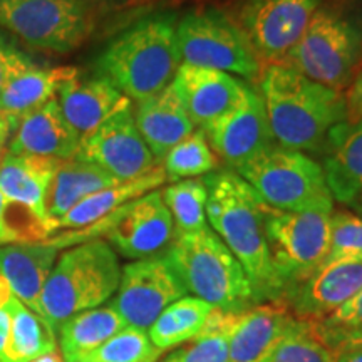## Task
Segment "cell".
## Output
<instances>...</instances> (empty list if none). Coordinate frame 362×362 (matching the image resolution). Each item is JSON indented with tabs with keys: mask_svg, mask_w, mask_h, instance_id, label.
<instances>
[{
	"mask_svg": "<svg viewBox=\"0 0 362 362\" xmlns=\"http://www.w3.org/2000/svg\"><path fill=\"white\" fill-rule=\"evenodd\" d=\"M59 248L47 238L39 242H19L0 245V275L25 307L42 319L40 296L47 282ZM44 320V319H42Z\"/></svg>",
	"mask_w": 362,
	"mask_h": 362,
	"instance_id": "7402d4cb",
	"label": "cell"
},
{
	"mask_svg": "<svg viewBox=\"0 0 362 362\" xmlns=\"http://www.w3.org/2000/svg\"><path fill=\"white\" fill-rule=\"evenodd\" d=\"M324 175L334 200L352 205L362 189V119L337 124L329 133Z\"/></svg>",
	"mask_w": 362,
	"mask_h": 362,
	"instance_id": "d4e9b609",
	"label": "cell"
},
{
	"mask_svg": "<svg viewBox=\"0 0 362 362\" xmlns=\"http://www.w3.org/2000/svg\"><path fill=\"white\" fill-rule=\"evenodd\" d=\"M106 237L115 252L129 260L160 255L175 238V223L161 189H153L111 214Z\"/></svg>",
	"mask_w": 362,
	"mask_h": 362,
	"instance_id": "4fadbf2b",
	"label": "cell"
},
{
	"mask_svg": "<svg viewBox=\"0 0 362 362\" xmlns=\"http://www.w3.org/2000/svg\"><path fill=\"white\" fill-rule=\"evenodd\" d=\"M237 173L275 210L334 214L322 166L297 149L272 143Z\"/></svg>",
	"mask_w": 362,
	"mask_h": 362,
	"instance_id": "8992f818",
	"label": "cell"
},
{
	"mask_svg": "<svg viewBox=\"0 0 362 362\" xmlns=\"http://www.w3.org/2000/svg\"><path fill=\"white\" fill-rule=\"evenodd\" d=\"M309 325L312 332L325 346L336 351L344 339L362 330V288L336 312H332L319 322H309Z\"/></svg>",
	"mask_w": 362,
	"mask_h": 362,
	"instance_id": "d590c367",
	"label": "cell"
},
{
	"mask_svg": "<svg viewBox=\"0 0 362 362\" xmlns=\"http://www.w3.org/2000/svg\"><path fill=\"white\" fill-rule=\"evenodd\" d=\"M260 98L280 146L317 153L325 149L329 133L346 121L344 93L315 83L282 62L262 72Z\"/></svg>",
	"mask_w": 362,
	"mask_h": 362,
	"instance_id": "7a4b0ae2",
	"label": "cell"
},
{
	"mask_svg": "<svg viewBox=\"0 0 362 362\" xmlns=\"http://www.w3.org/2000/svg\"><path fill=\"white\" fill-rule=\"evenodd\" d=\"M171 86L194 126L200 128L228 111L247 89L242 81L228 72L192 64L180 66Z\"/></svg>",
	"mask_w": 362,
	"mask_h": 362,
	"instance_id": "ac0fdd59",
	"label": "cell"
},
{
	"mask_svg": "<svg viewBox=\"0 0 362 362\" xmlns=\"http://www.w3.org/2000/svg\"><path fill=\"white\" fill-rule=\"evenodd\" d=\"M351 349L362 351V330H361V332L352 334V336L344 339V341L337 346L336 352L339 354V352H342V351H351Z\"/></svg>",
	"mask_w": 362,
	"mask_h": 362,
	"instance_id": "b9f144b4",
	"label": "cell"
},
{
	"mask_svg": "<svg viewBox=\"0 0 362 362\" xmlns=\"http://www.w3.org/2000/svg\"><path fill=\"white\" fill-rule=\"evenodd\" d=\"M233 315L215 309L210 322L200 336L183 344L160 362H232L228 349V329Z\"/></svg>",
	"mask_w": 362,
	"mask_h": 362,
	"instance_id": "d6a6232c",
	"label": "cell"
},
{
	"mask_svg": "<svg viewBox=\"0 0 362 362\" xmlns=\"http://www.w3.org/2000/svg\"><path fill=\"white\" fill-rule=\"evenodd\" d=\"M86 2L90 4V6L96 8V7H117V6H123V4L129 2V0H86Z\"/></svg>",
	"mask_w": 362,
	"mask_h": 362,
	"instance_id": "bcb514c9",
	"label": "cell"
},
{
	"mask_svg": "<svg viewBox=\"0 0 362 362\" xmlns=\"http://www.w3.org/2000/svg\"><path fill=\"white\" fill-rule=\"evenodd\" d=\"M0 27L30 47L67 54L94 29V7L86 0H0Z\"/></svg>",
	"mask_w": 362,
	"mask_h": 362,
	"instance_id": "9c48e42d",
	"label": "cell"
},
{
	"mask_svg": "<svg viewBox=\"0 0 362 362\" xmlns=\"http://www.w3.org/2000/svg\"><path fill=\"white\" fill-rule=\"evenodd\" d=\"M165 255L187 292L215 309L242 314L259 304L243 267L210 226L175 235Z\"/></svg>",
	"mask_w": 362,
	"mask_h": 362,
	"instance_id": "277c9868",
	"label": "cell"
},
{
	"mask_svg": "<svg viewBox=\"0 0 362 362\" xmlns=\"http://www.w3.org/2000/svg\"><path fill=\"white\" fill-rule=\"evenodd\" d=\"M117 181L119 180L93 163L81 161L78 158L59 161L51 187H49L47 202H45L47 215L52 221V230L54 221L62 218L79 202L99 189L111 187Z\"/></svg>",
	"mask_w": 362,
	"mask_h": 362,
	"instance_id": "4316f807",
	"label": "cell"
},
{
	"mask_svg": "<svg viewBox=\"0 0 362 362\" xmlns=\"http://www.w3.org/2000/svg\"><path fill=\"white\" fill-rule=\"evenodd\" d=\"M297 320L284 302L257 304L235 314L228 329L230 361L265 362Z\"/></svg>",
	"mask_w": 362,
	"mask_h": 362,
	"instance_id": "d6986e66",
	"label": "cell"
},
{
	"mask_svg": "<svg viewBox=\"0 0 362 362\" xmlns=\"http://www.w3.org/2000/svg\"><path fill=\"white\" fill-rule=\"evenodd\" d=\"M78 74L74 67H40L16 49L0 93V112L19 121L27 112L56 99L62 84Z\"/></svg>",
	"mask_w": 362,
	"mask_h": 362,
	"instance_id": "ffe728a7",
	"label": "cell"
},
{
	"mask_svg": "<svg viewBox=\"0 0 362 362\" xmlns=\"http://www.w3.org/2000/svg\"><path fill=\"white\" fill-rule=\"evenodd\" d=\"M354 205L357 206V210H359V214H361V218H362V189H361V193L357 194V198H356Z\"/></svg>",
	"mask_w": 362,
	"mask_h": 362,
	"instance_id": "7dc6e473",
	"label": "cell"
},
{
	"mask_svg": "<svg viewBox=\"0 0 362 362\" xmlns=\"http://www.w3.org/2000/svg\"><path fill=\"white\" fill-rule=\"evenodd\" d=\"M119 280L117 253L107 242L94 238L69 248L56 260L44 285L42 319L56 332L69 317L110 300Z\"/></svg>",
	"mask_w": 362,
	"mask_h": 362,
	"instance_id": "5b68a950",
	"label": "cell"
},
{
	"mask_svg": "<svg viewBox=\"0 0 362 362\" xmlns=\"http://www.w3.org/2000/svg\"><path fill=\"white\" fill-rule=\"evenodd\" d=\"M11 327L0 362H27L57 349L56 332L13 296L7 305Z\"/></svg>",
	"mask_w": 362,
	"mask_h": 362,
	"instance_id": "f546056e",
	"label": "cell"
},
{
	"mask_svg": "<svg viewBox=\"0 0 362 362\" xmlns=\"http://www.w3.org/2000/svg\"><path fill=\"white\" fill-rule=\"evenodd\" d=\"M362 260V218L339 211L330 220V248L327 262Z\"/></svg>",
	"mask_w": 362,
	"mask_h": 362,
	"instance_id": "8d00e7d4",
	"label": "cell"
},
{
	"mask_svg": "<svg viewBox=\"0 0 362 362\" xmlns=\"http://www.w3.org/2000/svg\"><path fill=\"white\" fill-rule=\"evenodd\" d=\"M346 103V123H357L362 119V69L352 76L349 86L344 90Z\"/></svg>",
	"mask_w": 362,
	"mask_h": 362,
	"instance_id": "74e56055",
	"label": "cell"
},
{
	"mask_svg": "<svg viewBox=\"0 0 362 362\" xmlns=\"http://www.w3.org/2000/svg\"><path fill=\"white\" fill-rule=\"evenodd\" d=\"M336 362H362V351L351 349L339 352Z\"/></svg>",
	"mask_w": 362,
	"mask_h": 362,
	"instance_id": "ee69618b",
	"label": "cell"
},
{
	"mask_svg": "<svg viewBox=\"0 0 362 362\" xmlns=\"http://www.w3.org/2000/svg\"><path fill=\"white\" fill-rule=\"evenodd\" d=\"M203 183L208 223L243 267L257 302H282L284 285L272 265L265 237L267 203L237 171H214Z\"/></svg>",
	"mask_w": 362,
	"mask_h": 362,
	"instance_id": "6da1fadb",
	"label": "cell"
},
{
	"mask_svg": "<svg viewBox=\"0 0 362 362\" xmlns=\"http://www.w3.org/2000/svg\"><path fill=\"white\" fill-rule=\"evenodd\" d=\"M362 288V260L327 262L292 291L282 302L293 317L319 322L336 312Z\"/></svg>",
	"mask_w": 362,
	"mask_h": 362,
	"instance_id": "2e32d148",
	"label": "cell"
},
{
	"mask_svg": "<svg viewBox=\"0 0 362 362\" xmlns=\"http://www.w3.org/2000/svg\"><path fill=\"white\" fill-rule=\"evenodd\" d=\"M322 0H248L240 19L257 56L282 61L304 34Z\"/></svg>",
	"mask_w": 362,
	"mask_h": 362,
	"instance_id": "5bb4252c",
	"label": "cell"
},
{
	"mask_svg": "<svg viewBox=\"0 0 362 362\" xmlns=\"http://www.w3.org/2000/svg\"><path fill=\"white\" fill-rule=\"evenodd\" d=\"M176 39L181 64L210 67L245 79L260 74V57L245 30L221 11L185 16L176 24Z\"/></svg>",
	"mask_w": 362,
	"mask_h": 362,
	"instance_id": "30bf717a",
	"label": "cell"
},
{
	"mask_svg": "<svg viewBox=\"0 0 362 362\" xmlns=\"http://www.w3.org/2000/svg\"><path fill=\"white\" fill-rule=\"evenodd\" d=\"M332 214L284 211L267 205L265 237L272 265L284 285V297L325 264Z\"/></svg>",
	"mask_w": 362,
	"mask_h": 362,
	"instance_id": "ba28073f",
	"label": "cell"
},
{
	"mask_svg": "<svg viewBox=\"0 0 362 362\" xmlns=\"http://www.w3.org/2000/svg\"><path fill=\"white\" fill-rule=\"evenodd\" d=\"M74 158L93 163L119 181L139 178L160 166L136 126L133 106L83 136Z\"/></svg>",
	"mask_w": 362,
	"mask_h": 362,
	"instance_id": "7c38bea8",
	"label": "cell"
},
{
	"mask_svg": "<svg viewBox=\"0 0 362 362\" xmlns=\"http://www.w3.org/2000/svg\"><path fill=\"white\" fill-rule=\"evenodd\" d=\"M24 242L17 230L13 228L11 220H8V203L0 192V245H8V243Z\"/></svg>",
	"mask_w": 362,
	"mask_h": 362,
	"instance_id": "f35d334b",
	"label": "cell"
},
{
	"mask_svg": "<svg viewBox=\"0 0 362 362\" xmlns=\"http://www.w3.org/2000/svg\"><path fill=\"white\" fill-rule=\"evenodd\" d=\"M12 297H13V293L11 291V287H8L7 280L0 275V312L7 309L8 302H11Z\"/></svg>",
	"mask_w": 362,
	"mask_h": 362,
	"instance_id": "7bdbcfd3",
	"label": "cell"
},
{
	"mask_svg": "<svg viewBox=\"0 0 362 362\" xmlns=\"http://www.w3.org/2000/svg\"><path fill=\"white\" fill-rule=\"evenodd\" d=\"M165 181V170L160 165L149 173L139 176V178L117 181L111 187L99 189V192L84 198L83 202H79L62 218L54 221V233L57 230H83L86 226L98 223L119 208L128 205L129 202L153 192V189H158Z\"/></svg>",
	"mask_w": 362,
	"mask_h": 362,
	"instance_id": "484cf974",
	"label": "cell"
},
{
	"mask_svg": "<svg viewBox=\"0 0 362 362\" xmlns=\"http://www.w3.org/2000/svg\"><path fill=\"white\" fill-rule=\"evenodd\" d=\"M124 327H128L124 319L111 304L74 314L56 330L62 359L64 362H76L79 357L110 341Z\"/></svg>",
	"mask_w": 362,
	"mask_h": 362,
	"instance_id": "83f0119b",
	"label": "cell"
},
{
	"mask_svg": "<svg viewBox=\"0 0 362 362\" xmlns=\"http://www.w3.org/2000/svg\"><path fill=\"white\" fill-rule=\"evenodd\" d=\"M27 362H64L62 359V354L61 351H52V352H47V354H42L39 357H34V359L27 361Z\"/></svg>",
	"mask_w": 362,
	"mask_h": 362,
	"instance_id": "f6af8a7d",
	"label": "cell"
},
{
	"mask_svg": "<svg viewBox=\"0 0 362 362\" xmlns=\"http://www.w3.org/2000/svg\"><path fill=\"white\" fill-rule=\"evenodd\" d=\"M215 307L202 298L185 296L166 307L148 329V336L160 351H170L198 337L214 315Z\"/></svg>",
	"mask_w": 362,
	"mask_h": 362,
	"instance_id": "f1b7e54d",
	"label": "cell"
},
{
	"mask_svg": "<svg viewBox=\"0 0 362 362\" xmlns=\"http://www.w3.org/2000/svg\"><path fill=\"white\" fill-rule=\"evenodd\" d=\"M133 112L136 126L158 163L163 161L175 144L197 129L171 84L138 103Z\"/></svg>",
	"mask_w": 362,
	"mask_h": 362,
	"instance_id": "cb8c5ba5",
	"label": "cell"
},
{
	"mask_svg": "<svg viewBox=\"0 0 362 362\" xmlns=\"http://www.w3.org/2000/svg\"><path fill=\"white\" fill-rule=\"evenodd\" d=\"M161 163L166 181L176 183V181L214 173L216 168V156L214 155V149L208 143L203 129H194L192 134L175 144Z\"/></svg>",
	"mask_w": 362,
	"mask_h": 362,
	"instance_id": "1f68e13d",
	"label": "cell"
},
{
	"mask_svg": "<svg viewBox=\"0 0 362 362\" xmlns=\"http://www.w3.org/2000/svg\"><path fill=\"white\" fill-rule=\"evenodd\" d=\"M180 66L176 24L168 16L136 22L111 40L96 61L99 76L136 103L168 88Z\"/></svg>",
	"mask_w": 362,
	"mask_h": 362,
	"instance_id": "3957f363",
	"label": "cell"
},
{
	"mask_svg": "<svg viewBox=\"0 0 362 362\" xmlns=\"http://www.w3.org/2000/svg\"><path fill=\"white\" fill-rule=\"evenodd\" d=\"M337 352L312 332L309 322L297 320L265 362H336Z\"/></svg>",
	"mask_w": 362,
	"mask_h": 362,
	"instance_id": "e575fe53",
	"label": "cell"
},
{
	"mask_svg": "<svg viewBox=\"0 0 362 362\" xmlns=\"http://www.w3.org/2000/svg\"><path fill=\"white\" fill-rule=\"evenodd\" d=\"M361 59L362 30L357 22L342 11L320 6L282 64L344 93Z\"/></svg>",
	"mask_w": 362,
	"mask_h": 362,
	"instance_id": "52a82bcc",
	"label": "cell"
},
{
	"mask_svg": "<svg viewBox=\"0 0 362 362\" xmlns=\"http://www.w3.org/2000/svg\"><path fill=\"white\" fill-rule=\"evenodd\" d=\"M175 223V235L194 233L206 228L208 192L203 180H183L171 183L161 192Z\"/></svg>",
	"mask_w": 362,
	"mask_h": 362,
	"instance_id": "4dcf8cb0",
	"label": "cell"
},
{
	"mask_svg": "<svg viewBox=\"0 0 362 362\" xmlns=\"http://www.w3.org/2000/svg\"><path fill=\"white\" fill-rule=\"evenodd\" d=\"M161 356L163 351L151 342L146 330L128 325L76 362H158Z\"/></svg>",
	"mask_w": 362,
	"mask_h": 362,
	"instance_id": "836d02e7",
	"label": "cell"
},
{
	"mask_svg": "<svg viewBox=\"0 0 362 362\" xmlns=\"http://www.w3.org/2000/svg\"><path fill=\"white\" fill-rule=\"evenodd\" d=\"M187 293L170 260L160 253L133 260L121 269L119 287L111 305L126 325L148 332L158 315Z\"/></svg>",
	"mask_w": 362,
	"mask_h": 362,
	"instance_id": "8fae6325",
	"label": "cell"
},
{
	"mask_svg": "<svg viewBox=\"0 0 362 362\" xmlns=\"http://www.w3.org/2000/svg\"><path fill=\"white\" fill-rule=\"evenodd\" d=\"M202 129L211 149L235 171L274 141L264 101L250 88L243 90L237 104Z\"/></svg>",
	"mask_w": 362,
	"mask_h": 362,
	"instance_id": "9a60e30c",
	"label": "cell"
},
{
	"mask_svg": "<svg viewBox=\"0 0 362 362\" xmlns=\"http://www.w3.org/2000/svg\"><path fill=\"white\" fill-rule=\"evenodd\" d=\"M16 126H17V119H13V117L0 112V163H2V160L7 155L8 143H11V138L13 134V129H16Z\"/></svg>",
	"mask_w": 362,
	"mask_h": 362,
	"instance_id": "60d3db41",
	"label": "cell"
},
{
	"mask_svg": "<svg viewBox=\"0 0 362 362\" xmlns=\"http://www.w3.org/2000/svg\"><path fill=\"white\" fill-rule=\"evenodd\" d=\"M59 161L54 158L7 153L0 163V192L8 205L21 206L29 214L44 240L54 233L45 202Z\"/></svg>",
	"mask_w": 362,
	"mask_h": 362,
	"instance_id": "e0dca14e",
	"label": "cell"
},
{
	"mask_svg": "<svg viewBox=\"0 0 362 362\" xmlns=\"http://www.w3.org/2000/svg\"><path fill=\"white\" fill-rule=\"evenodd\" d=\"M81 136L62 115L57 98L17 121L7 153L54 160H71L79 148Z\"/></svg>",
	"mask_w": 362,
	"mask_h": 362,
	"instance_id": "44dd1931",
	"label": "cell"
},
{
	"mask_svg": "<svg viewBox=\"0 0 362 362\" xmlns=\"http://www.w3.org/2000/svg\"><path fill=\"white\" fill-rule=\"evenodd\" d=\"M16 51V45L11 44V40L0 35V93H2L4 84H6L8 76V67H11L12 54Z\"/></svg>",
	"mask_w": 362,
	"mask_h": 362,
	"instance_id": "ab89813d",
	"label": "cell"
},
{
	"mask_svg": "<svg viewBox=\"0 0 362 362\" xmlns=\"http://www.w3.org/2000/svg\"><path fill=\"white\" fill-rule=\"evenodd\" d=\"M61 111L72 128L83 136L93 133L116 112L131 106L128 98L103 76L93 79L76 78L62 84L57 93Z\"/></svg>",
	"mask_w": 362,
	"mask_h": 362,
	"instance_id": "603a6c76",
	"label": "cell"
}]
</instances>
